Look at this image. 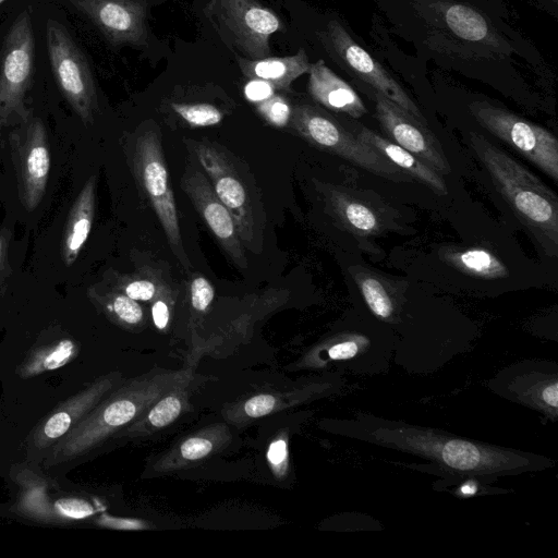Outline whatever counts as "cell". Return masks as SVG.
<instances>
[{"label":"cell","instance_id":"16","mask_svg":"<svg viewBox=\"0 0 558 558\" xmlns=\"http://www.w3.org/2000/svg\"><path fill=\"white\" fill-rule=\"evenodd\" d=\"M375 107L377 120L388 140L412 153L440 174L450 172L445 153L426 124L377 92Z\"/></svg>","mask_w":558,"mask_h":558},{"label":"cell","instance_id":"26","mask_svg":"<svg viewBox=\"0 0 558 558\" xmlns=\"http://www.w3.org/2000/svg\"><path fill=\"white\" fill-rule=\"evenodd\" d=\"M190 384L179 386L161 396L145 412L129 424L124 433L129 436H140L156 429L167 427L185 410L189 401Z\"/></svg>","mask_w":558,"mask_h":558},{"label":"cell","instance_id":"15","mask_svg":"<svg viewBox=\"0 0 558 558\" xmlns=\"http://www.w3.org/2000/svg\"><path fill=\"white\" fill-rule=\"evenodd\" d=\"M112 46L147 43L146 0H69Z\"/></svg>","mask_w":558,"mask_h":558},{"label":"cell","instance_id":"9","mask_svg":"<svg viewBox=\"0 0 558 558\" xmlns=\"http://www.w3.org/2000/svg\"><path fill=\"white\" fill-rule=\"evenodd\" d=\"M470 111L484 129L557 181L558 141L550 132L487 101L471 104Z\"/></svg>","mask_w":558,"mask_h":558},{"label":"cell","instance_id":"37","mask_svg":"<svg viewBox=\"0 0 558 558\" xmlns=\"http://www.w3.org/2000/svg\"><path fill=\"white\" fill-rule=\"evenodd\" d=\"M275 87L263 80L251 78L244 87L245 97L255 104H258L275 94Z\"/></svg>","mask_w":558,"mask_h":558},{"label":"cell","instance_id":"31","mask_svg":"<svg viewBox=\"0 0 558 558\" xmlns=\"http://www.w3.org/2000/svg\"><path fill=\"white\" fill-rule=\"evenodd\" d=\"M114 278V289L137 302L153 301L163 284L155 276L148 274L134 276L117 275Z\"/></svg>","mask_w":558,"mask_h":558},{"label":"cell","instance_id":"12","mask_svg":"<svg viewBox=\"0 0 558 558\" xmlns=\"http://www.w3.org/2000/svg\"><path fill=\"white\" fill-rule=\"evenodd\" d=\"M187 143L215 194L233 217L242 243L252 245L255 240L253 204L234 165L222 150L207 141Z\"/></svg>","mask_w":558,"mask_h":558},{"label":"cell","instance_id":"38","mask_svg":"<svg viewBox=\"0 0 558 558\" xmlns=\"http://www.w3.org/2000/svg\"><path fill=\"white\" fill-rule=\"evenodd\" d=\"M267 459L277 471L283 470L288 460V446L283 438L272 441L267 452Z\"/></svg>","mask_w":558,"mask_h":558},{"label":"cell","instance_id":"4","mask_svg":"<svg viewBox=\"0 0 558 558\" xmlns=\"http://www.w3.org/2000/svg\"><path fill=\"white\" fill-rule=\"evenodd\" d=\"M289 125L308 143L368 172L396 181L409 179L374 148L317 107L306 104L294 106Z\"/></svg>","mask_w":558,"mask_h":558},{"label":"cell","instance_id":"29","mask_svg":"<svg viewBox=\"0 0 558 558\" xmlns=\"http://www.w3.org/2000/svg\"><path fill=\"white\" fill-rule=\"evenodd\" d=\"M372 347L371 338L356 331L341 332L329 340L324 352L328 361L353 363L357 366L359 361L366 357Z\"/></svg>","mask_w":558,"mask_h":558},{"label":"cell","instance_id":"32","mask_svg":"<svg viewBox=\"0 0 558 558\" xmlns=\"http://www.w3.org/2000/svg\"><path fill=\"white\" fill-rule=\"evenodd\" d=\"M257 112L271 125L283 128L289 125L292 107L280 95H272L269 98L256 104Z\"/></svg>","mask_w":558,"mask_h":558},{"label":"cell","instance_id":"18","mask_svg":"<svg viewBox=\"0 0 558 558\" xmlns=\"http://www.w3.org/2000/svg\"><path fill=\"white\" fill-rule=\"evenodd\" d=\"M181 185L221 247L239 267L246 268L243 243L233 217L215 194L209 180L190 167L182 177Z\"/></svg>","mask_w":558,"mask_h":558},{"label":"cell","instance_id":"10","mask_svg":"<svg viewBox=\"0 0 558 558\" xmlns=\"http://www.w3.org/2000/svg\"><path fill=\"white\" fill-rule=\"evenodd\" d=\"M17 486L14 512L25 519L46 524L74 523L98 512L85 497L62 490L52 480L28 468L13 472Z\"/></svg>","mask_w":558,"mask_h":558},{"label":"cell","instance_id":"6","mask_svg":"<svg viewBox=\"0 0 558 558\" xmlns=\"http://www.w3.org/2000/svg\"><path fill=\"white\" fill-rule=\"evenodd\" d=\"M133 170L163 229L172 252L184 268H190L191 264L183 248L178 210L163 149L157 132L148 130L136 138Z\"/></svg>","mask_w":558,"mask_h":558},{"label":"cell","instance_id":"20","mask_svg":"<svg viewBox=\"0 0 558 558\" xmlns=\"http://www.w3.org/2000/svg\"><path fill=\"white\" fill-rule=\"evenodd\" d=\"M307 73L308 92L312 98L325 108L354 119L367 112L357 93L323 60L311 63Z\"/></svg>","mask_w":558,"mask_h":558},{"label":"cell","instance_id":"7","mask_svg":"<svg viewBox=\"0 0 558 558\" xmlns=\"http://www.w3.org/2000/svg\"><path fill=\"white\" fill-rule=\"evenodd\" d=\"M46 43L51 72L61 94L82 122L92 124L98 99L84 53L63 25L52 19L46 24Z\"/></svg>","mask_w":558,"mask_h":558},{"label":"cell","instance_id":"40","mask_svg":"<svg viewBox=\"0 0 558 558\" xmlns=\"http://www.w3.org/2000/svg\"><path fill=\"white\" fill-rule=\"evenodd\" d=\"M5 0H0V4L3 3Z\"/></svg>","mask_w":558,"mask_h":558},{"label":"cell","instance_id":"30","mask_svg":"<svg viewBox=\"0 0 558 558\" xmlns=\"http://www.w3.org/2000/svg\"><path fill=\"white\" fill-rule=\"evenodd\" d=\"M170 107L191 128L214 126L223 119L222 112L214 105L207 102H172Z\"/></svg>","mask_w":558,"mask_h":558},{"label":"cell","instance_id":"27","mask_svg":"<svg viewBox=\"0 0 558 558\" xmlns=\"http://www.w3.org/2000/svg\"><path fill=\"white\" fill-rule=\"evenodd\" d=\"M441 256L450 266L471 277L494 280L509 275L502 260L484 247L446 248Z\"/></svg>","mask_w":558,"mask_h":558},{"label":"cell","instance_id":"23","mask_svg":"<svg viewBox=\"0 0 558 558\" xmlns=\"http://www.w3.org/2000/svg\"><path fill=\"white\" fill-rule=\"evenodd\" d=\"M241 72L248 78L270 83L275 88L289 89L301 75L308 72L311 63L304 49L288 57H266L257 60L238 58Z\"/></svg>","mask_w":558,"mask_h":558},{"label":"cell","instance_id":"3","mask_svg":"<svg viewBox=\"0 0 558 558\" xmlns=\"http://www.w3.org/2000/svg\"><path fill=\"white\" fill-rule=\"evenodd\" d=\"M471 145L498 192L548 255L558 247V198L534 173L481 134Z\"/></svg>","mask_w":558,"mask_h":558},{"label":"cell","instance_id":"19","mask_svg":"<svg viewBox=\"0 0 558 558\" xmlns=\"http://www.w3.org/2000/svg\"><path fill=\"white\" fill-rule=\"evenodd\" d=\"M319 190L335 219L356 236L379 234L385 227L381 211L355 191L319 183Z\"/></svg>","mask_w":558,"mask_h":558},{"label":"cell","instance_id":"13","mask_svg":"<svg viewBox=\"0 0 558 558\" xmlns=\"http://www.w3.org/2000/svg\"><path fill=\"white\" fill-rule=\"evenodd\" d=\"M495 393L536 410L550 420L558 416V367L544 361H524L500 372L488 384Z\"/></svg>","mask_w":558,"mask_h":558},{"label":"cell","instance_id":"5","mask_svg":"<svg viewBox=\"0 0 558 558\" xmlns=\"http://www.w3.org/2000/svg\"><path fill=\"white\" fill-rule=\"evenodd\" d=\"M35 61V39L29 8L11 25L0 50V129L25 122L31 113L25 105Z\"/></svg>","mask_w":558,"mask_h":558},{"label":"cell","instance_id":"21","mask_svg":"<svg viewBox=\"0 0 558 558\" xmlns=\"http://www.w3.org/2000/svg\"><path fill=\"white\" fill-rule=\"evenodd\" d=\"M355 135L409 178L422 182L438 195L448 193L441 174L412 153L366 126L361 125Z\"/></svg>","mask_w":558,"mask_h":558},{"label":"cell","instance_id":"36","mask_svg":"<svg viewBox=\"0 0 558 558\" xmlns=\"http://www.w3.org/2000/svg\"><path fill=\"white\" fill-rule=\"evenodd\" d=\"M277 398L269 393H259L245 401L243 411L251 418L268 415L277 407Z\"/></svg>","mask_w":558,"mask_h":558},{"label":"cell","instance_id":"14","mask_svg":"<svg viewBox=\"0 0 558 558\" xmlns=\"http://www.w3.org/2000/svg\"><path fill=\"white\" fill-rule=\"evenodd\" d=\"M326 36L331 50L351 72L377 93L427 125V121L420 108L402 86L365 49L352 39L341 24L337 21H330L327 26Z\"/></svg>","mask_w":558,"mask_h":558},{"label":"cell","instance_id":"1","mask_svg":"<svg viewBox=\"0 0 558 558\" xmlns=\"http://www.w3.org/2000/svg\"><path fill=\"white\" fill-rule=\"evenodd\" d=\"M341 428L344 435L354 439L421 457L444 480L474 477L488 484L501 476L555 465L554 460L541 454L365 414L344 421Z\"/></svg>","mask_w":558,"mask_h":558},{"label":"cell","instance_id":"2","mask_svg":"<svg viewBox=\"0 0 558 558\" xmlns=\"http://www.w3.org/2000/svg\"><path fill=\"white\" fill-rule=\"evenodd\" d=\"M192 380L190 371L155 369L121 381L50 448L45 464L51 466L90 452L131 424L161 396Z\"/></svg>","mask_w":558,"mask_h":558},{"label":"cell","instance_id":"25","mask_svg":"<svg viewBox=\"0 0 558 558\" xmlns=\"http://www.w3.org/2000/svg\"><path fill=\"white\" fill-rule=\"evenodd\" d=\"M80 353V345L72 338H62L32 348L16 367V375L28 379L58 369L72 362Z\"/></svg>","mask_w":558,"mask_h":558},{"label":"cell","instance_id":"33","mask_svg":"<svg viewBox=\"0 0 558 558\" xmlns=\"http://www.w3.org/2000/svg\"><path fill=\"white\" fill-rule=\"evenodd\" d=\"M217 442L209 434H198L183 440L178 449V456L184 461H196L209 456Z\"/></svg>","mask_w":558,"mask_h":558},{"label":"cell","instance_id":"8","mask_svg":"<svg viewBox=\"0 0 558 558\" xmlns=\"http://www.w3.org/2000/svg\"><path fill=\"white\" fill-rule=\"evenodd\" d=\"M206 12L221 36L250 60L269 57V38L283 28L279 16L257 0H210Z\"/></svg>","mask_w":558,"mask_h":558},{"label":"cell","instance_id":"11","mask_svg":"<svg viewBox=\"0 0 558 558\" xmlns=\"http://www.w3.org/2000/svg\"><path fill=\"white\" fill-rule=\"evenodd\" d=\"M19 196L27 210L41 202L50 172L47 132L40 119L29 116L10 136Z\"/></svg>","mask_w":558,"mask_h":558},{"label":"cell","instance_id":"39","mask_svg":"<svg viewBox=\"0 0 558 558\" xmlns=\"http://www.w3.org/2000/svg\"><path fill=\"white\" fill-rule=\"evenodd\" d=\"M10 234L11 231L8 228H2L0 230V269L7 256L8 245L10 242Z\"/></svg>","mask_w":558,"mask_h":558},{"label":"cell","instance_id":"28","mask_svg":"<svg viewBox=\"0 0 558 558\" xmlns=\"http://www.w3.org/2000/svg\"><path fill=\"white\" fill-rule=\"evenodd\" d=\"M88 298L112 323L122 328L136 330L145 324V314L140 303L117 289L99 291L90 288Z\"/></svg>","mask_w":558,"mask_h":558},{"label":"cell","instance_id":"35","mask_svg":"<svg viewBox=\"0 0 558 558\" xmlns=\"http://www.w3.org/2000/svg\"><path fill=\"white\" fill-rule=\"evenodd\" d=\"M215 298V289L203 276H195L190 284L191 305L194 311L205 313Z\"/></svg>","mask_w":558,"mask_h":558},{"label":"cell","instance_id":"24","mask_svg":"<svg viewBox=\"0 0 558 558\" xmlns=\"http://www.w3.org/2000/svg\"><path fill=\"white\" fill-rule=\"evenodd\" d=\"M352 276L372 314L381 322L398 323L402 306L401 295L390 281L360 267L353 269Z\"/></svg>","mask_w":558,"mask_h":558},{"label":"cell","instance_id":"17","mask_svg":"<svg viewBox=\"0 0 558 558\" xmlns=\"http://www.w3.org/2000/svg\"><path fill=\"white\" fill-rule=\"evenodd\" d=\"M121 381V374L112 372L98 377L87 387L68 398L36 426L31 435L29 445L39 451L50 449Z\"/></svg>","mask_w":558,"mask_h":558},{"label":"cell","instance_id":"34","mask_svg":"<svg viewBox=\"0 0 558 558\" xmlns=\"http://www.w3.org/2000/svg\"><path fill=\"white\" fill-rule=\"evenodd\" d=\"M172 304L171 291L162 284L151 304V318L155 327L160 331H165L169 326Z\"/></svg>","mask_w":558,"mask_h":558},{"label":"cell","instance_id":"22","mask_svg":"<svg viewBox=\"0 0 558 558\" xmlns=\"http://www.w3.org/2000/svg\"><path fill=\"white\" fill-rule=\"evenodd\" d=\"M96 183V174L90 175L70 209L61 244V257L66 266L74 264L90 233L95 217Z\"/></svg>","mask_w":558,"mask_h":558}]
</instances>
